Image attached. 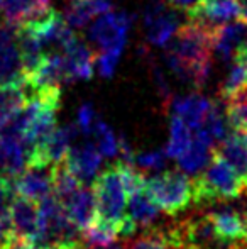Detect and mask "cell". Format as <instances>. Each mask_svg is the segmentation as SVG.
Here are the masks:
<instances>
[{
    "mask_svg": "<svg viewBox=\"0 0 247 249\" xmlns=\"http://www.w3.org/2000/svg\"><path fill=\"white\" fill-rule=\"evenodd\" d=\"M166 63L183 82L197 89L207 83L212 70V29L190 22L175 33V41L166 44Z\"/></svg>",
    "mask_w": 247,
    "mask_h": 249,
    "instance_id": "1",
    "label": "cell"
},
{
    "mask_svg": "<svg viewBox=\"0 0 247 249\" xmlns=\"http://www.w3.org/2000/svg\"><path fill=\"white\" fill-rule=\"evenodd\" d=\"M191 180L195 205H214L247 197V183L244 178L215 149H212V156L203 171Z\"/></svg>",
    "mask_w": 247,
    "mask_h": 249,
    "instance_id": "2",
    "label": "cell"
},
{
    "mask_svg": "<svg viewBox=\"0 0 247 249\" xmlns=\"http://www.w3.org/2000/svg\"><path fill=\"white\" fill-rule=\"evenodd\" d=\"M90 188L95 198V215L115 227L120 237L134 236L137 231V224L127 213L129 198L120 180L117 163L95 177Z\"/></svg>",
    "mask_w": 247,
    "mask_h": 249,
    "instance_id": "3",
    "label": "cell"
},
{
    "mask_svg": "<svg viewBox=\"0 0 247 249\" xmlns=\"http://www.w3.org/2000/svg\"><path fill=\"white\" fill-rule=\"evenodd\" d=\"M144 194L161 212L178 215L193 205V180L181 171H163L146 178Z\"/></svg>",
    "mask_w": 247,
    "mask_h": 249,
    "instance_id": "4",
    "label": "cell"
},
{
    "mask_svg": "<svg viewBox=\"0 0 247 249\" xmlns=\"http://www.w3.org/2000/svg\"><path fill=\"white\" fill-rule=\"evenodd\" d=\"M214 231L217 249L247 243V209L224 207L205 212Z\"/></svg>",
    "mask_w": 247,
    "mask_h": 249,
    "instance_id": "5",
    "label": "cell"
},
{
    "mask_svg": "<svg viewBox=\"0 0 247 249\" xmlns=\"http://www.w3.org/2000/svg\"><path fill=\"white\" fill-rule=\"evenodd\" d=\"M190 22L200 24L208 29L232 22L242 17V0H197L186 9Z\"/></svg>",
    "mask_w": 247,
    "mask_h": 249,
    "instance_id": "6",
    "label": "cell"
},
{
    "mask_svg": "<svg viewBox=\"0 0 247 249\" xmlns=\"http://www.w3.org/2000/svg\"><path fill=\"white\" fill-rule=\"evenodd\" d=\"M14 85H26L19 41L16 29L0 26V89Z\"/></svg>",
    "mask_w": 247,
    "mask_h": 249,
    "instance_id": "7",
    "label": "cell"
},
{
    "mask_svg": "<svg viewBox=\"0 0 247 249\" xmlns=\"http://www.w3.org/2000/svg\"><path fill=\"white\" fill-rule=\"evenodd\" d=\"M132 16L125 12H109L102 14L100 19L90 27V39L102 50L109 48H124L127 41V33L131 29Z\"/></svg>",
    "mask_w": 247,
    "mask_h": 249,
    "instance_id": "8",
    "label": "cell"
},
{
    "mask_svg": "<svg viewBox=\"0 0 247 249\" xmlns=\"http://www.w3.org/2000/svg\"><path fill=\"white\" fill-rule=\"evenodd\" d=\"M148 39L154 46L165 48L178 29V17L166 7L165 0H152L144 12Z\"/></svg>",
    "mask_w": 247,
    "mask_h": 249,
    "instance_id": "9",
    "label": "cell"
},
{
    "mask_svg": "<svg viewBox=\"0 0 247 249\" xmlns=\"http://www.w3.org/2000/svg\"><path fill=\"white\" fill-rule=\"evenodd\" d=\"M12 222L14 232L17 237L31 239L34 244L41 248L39 241V203L22 197L12 195L7 205Z\"/></svg>",
    "mask_w": 247,
    "mask_h": 249,
    "instance_id": "10",
    "label": "cell"
},
{
    "mask_svg": "<svg viewBox=\"0 0 247 249\" xmlns=\"http://www.w3.org/2000/svg\"><path fill=\"white\" fill-rule=\"evenodd\" d=\"M10 181H12V195L33 200L36 203L53 194L49 168L48 170L24 168L20 173L10 177Z\"/></svg>",
    "mask_w": 247,
    "mask_h": 249,
    "instance_id": "11",
    "label": "cell"
},
{
    "mask_svg": "<svg viewBox=\"0 0 247 249\" xmlns=\"http://www.w3.org/2000/svg\"><path fill=\"white\" fill-rule=\"evenodd\" d=\"M63 58H65L66 82H76V80H90L93 76V65H95V54L93 51L73 36L65 46L61 48Z\"/></svg>",
    "mask_w": 247,
    "mask_h": 249,
    "instance_id": "12",
    "label": "cell"
},
{
    "mask_svg": "<svg viewBox=\"0 0 247 249\" xmlns=\"http://www.w3.org/2000/svg\"><path fill=\"white\" fill-rule=\"evenodd\" d=\"M22 26L29 27L36 34L37 39L43 43V46L53 44V46H58L60 50L75 36L71 27L65 20V16H61L60 12L51 9L43 17H39L36 20H31L27 24H22Z\"/></svg>",
    "mask_w": 247,
    "mask_h": 249,
    "instance_id": "13",
    "label": "cell"
},
{
    "mask_svg": "<svg viewBox=\"0 0 247 249\" xmlns=\"http://www.w3.org/2000/svg\"><path fill=\"white\" fill-rule=\"evenodd\" d=\"M51 0H3L2 26L17 29L22 24L43 17L49 10Z\"/></svg>",
    "mask_w": 247,
    "mask_h": 249,
    "instance_id": "14",
    "label": "cell"
},
{
    "mask_svg": "<svg viewBox=\"0 0 247 249\" xmlns=\"http://www.w3.org/2000/svg\"><path fill=\"white\" fill-rule=\"evenodd\" d=\"M244 41H247V24L242 19L212 29V50L222 61H229Z\"/></svg>",
    "mask_w": 247,
    "mask_h": 249,
    "instance_id": "15",
    "label": "cell"
},
{
    "mask_svg": "<svg viewBox=\"0 0 247 249\" xmlns=\"http://www.w3.org/2000/svg\"><path fill=\"white\" fill-rule=\"evenodd\" d=\"M61 205L68 219L80 232H83V229L95 217V198H93L92 188L86 187V183L82 185L76 192H73L68 198L63 200Z\"/></svg>",
    "mask_w": 247,
    "mask_h": 249,
    "instance_id": "16",
    "label": "cell"
},
{
    "mask_svg": "<svg viewBox=\"0 0 247 249\" xmlns=\"http://www.w3.org/2000/svg\"><path fill=\"white\" fill-rule=\"evenodd\" d=\"M27 146L12 131H5L0 136V171L9 177L20 173L26 168Z\"/></svg>",
    "mask_w": 247,
    "mask_h": 249,
    "instance_id": "17",
    "label": "cell"
},
{
    "mask_svg": "<svg viewBox=\"0 0 247 249\" xmlns=\"http://www.w3.org/2000/svg\"><path fill=\"white\" fill-rule=\"evenodd\" d=\"M65 163L71 170V173L78 178L80 181L86 183L95 177L102 164V153L93 144H85L83 148L69 149L65 158Z\"/></svg>",
    "mask_w": 247,
    "mask_h": 249,
    "instance_id": "18",
    "label": "cell"
},
{
    "mask_svg": "<svg viewBox=\"0 0 247 249\" xmlns=\"http://www.w3.org/2000/svg\"><path fill=\"white\" fill-rule=\"evenodd\" d=\"M214 146H215L214 141H212V138L207 134L205 129L201 127L195 129L188 149L178 158L180 166L185 171H190V173L203 170L207 166L208 160H210Z\"/></svg>",
    "mask_w": 247,
    "mask_h": 249,
    "instance_id": "19",
    "label": "cell"
},
{
    "mask_svg": "<svg viewBox=\"0 0 247 249\" xmlns=\"http://www.w3.org/2000/svg\"><path fill=\"white\" fill-rule=\"evenodd\" d=\"M214 149L244 178L247 183V134L232 132L214 146Z\"/></svg>",
    "mask_w": 247,
    "mask_h": 249,
    "instance_id": "20",
    "label": "cell"
},
{
    "mask_svg": "<svg viewBox=\"0 0 247 249\" xmlns=\"http://www.w3.org/2000/svg\"><path fill=\"white\" fill-rule=\"evenodd\" d=\"M173 110L190 129H198L203 124L208 110L212 107V102L205 99L200 93H191L186 97H176L173 99Z\"/></svg>",
    "mask_w": 247,
    "mask_h": 249,
    "instance_id": "21",
    "label": "cell"
},
{
    "mask_svg": "<svg viewBox=\"0 0 247 249\" xmlns=\"http://www.w3.org/2000/svg\"><path fill=\"white\" fill-rule=\"evenodd\" d=\"M180 246L173 227H146V231L135 239L125 243V249H176Z\"/></svg>",
    "mask_w": 247,
    "mask_h": 249,
    "instance_id": "22",
    "label": "cell"
},
{
    "mask_svg": "<svg viewBox=\"0 0 247 249\" xmlns=\"http://www.w3.org/2000/svg\"><path fill=\"white\" fill-rule=\"evenodd\" d=\"M232 66L229 71L225 82L220 87V97L222 100H227L234 95L237 90L247 85V41L241 44L232 54Z\"/></svg>",
    "mask_w": 247,
    "mask_h": 249,
    "instance_id": "23",
    "label": "cell"
},
{
    "mask_svg": "<svg viewBox=\"0 0 247 249\" xmlns=\"http://www.w3.org/2000/svg\"><path fill=\"white\" fill-rule=\"evenodd\" d=\"M26 85H14L0 89V131L7 127L17 117L29 99Z\"/></svg>",
    "mask_w": 247,
    "mask_h": 249,
    "instance_id": "24",
    "label": "cell"
},
{
    "mask_svg": "<svg viewBox=\"0 0 247 249\" xmlns=\"http://www.w3.org/2000/svg\"><path fill=\"white\" fill-rule=\"evenodd\" d=\"M225 114L232 131L247 134V85L225 100Z\"/></svg>",
    "mask_w": 247,
    "mask_h": 249,
    "instance_id": "25",
    "label": "cell"
},
{
    "mask_svg": "<svg viewBox=\"0 0 247 249\" xmlns=\"http://www.w3.org/2000/svg\"><path fill=\"white\" fill-rule=\"evenodd\" d=\"M127 213L135 220L137 227H151L158 219L159 209L148 198L144 192H141L127 200Z\"/></svg>",
    "mask_w": 247,
    "mask_h": 249,
    "instance_id": "26",
    "label": "cell"
},
{
    "mask_svg": "<svg viewBox=\"0 0 247 249\" xmlns=\"http://www.w3.org/2000/svg\"><path fill=\"white\" fill-rule=\"evenodd\" d=\"M191 138H193V131L188 127L178 115H173L171 134H169V142H168V148H166V156L173 158V160H178L188 149Z\"/></svg>",
    "mask_w": 247,
    "mask_h": 249,
    "instance_id": "27",
    "label": "cell"
},
{
    "mask_svg": "<svg viewBox=\"0 0 247 249\" xmlns=\"http://www.w3.org/2000/svg\"><path fill=\"white\" fill-rule=\"evenodd\" d=\"M117 166H119V175L124 183L127 198H131L132 195H137V194H141V192H144L146 177L139 170H135L134 164L127 163V161H119Z\"/></svg>",
    "mask_w": 247,
    "mask_h": 249,
    "instance_id": "28",
    "label": "cell"
},
{
    "mask_svg": "<svg viewBox=\"0 0 247 249\" xmlns=\"http://www.w3.org/2000/svg\"><path fill=\"white\" fill-rule=\"evenodd\" d=\"M92 131L95 132L97 139H99V146H97V148H99V151L102 153V156L112 158L119 153V141H117L114 131L105 124V122L97 119Z\"/></svg>",
    "mask_w": 247,
    "mask_h": 249,
    "instance_id": "29",
    "label": "cell"
},
{
    "mask_svg": "<svg viewBox=\"0 0 247 249\" xmlns=\"http://www.w3.org/2000/svg\"><path fill=\"white\" fill-rule=\"evenodd\" d=\"M200 127L207 131V134L212 138L214 144H217L218 141H222V139L227 136L225 134V121H224V115H222L218 104H214V102H212L210 110H208L207 117H205L203 124H201Z\"/></svg>",
    "mask_w": 247,
    "mask_h": 249,
    "instance_id": "30",
    "label": "cell"
},
{
    "mask_svg": "<svg viewBox=\"0 0 247 249\" xmlns=\"http://www.w3.org/2000/svg\"><path fill=\"white\" fill-rule=\"evenodd\" d=\"M122 51L124 48H109V50H102V53L99 54L97 65H99V71L103 78H110L115 73Z\"/></svg>",
    "mask_w": 247,
    "mask_h": 249,
    "instance_id": "31",
    "label": "cell"
},
{
    "mask_svg": "<svg viewBox=\"0 0 247 249\" xmlns=\"http://www.w3.org/2000/svg\"><path fill=\"white\" fill-rule=\"evenodd\" d=\"M14 239H16V232L10 222L9 210L2 205L0 207V249H7Z\"/></svg>",
    "mask_w": 247,
    "mask_h": 249,
    "instance_id": "32",
    "label": "cell"
},
{
    "mask_svg": "<svg viewBox=\"0 0 247 249\" xmlns=\"http://www.w3.org/2000/svg\"><path fill=\"white\" fill-rule=\"evenodd\" d=\"M97 122L95 110L90 104H83L78 110V121H76V127L83 132V134H90Z\"/></svg>",
    "mask_w": 247,
    "mask_h": 249,
    "instance_id": "33",
    "label": "cell"
},
{
    "mask_svg": "<svg viewBox=\"0 0 247 249\" xmlns=\"http://www.w3.org/2000/svg\"><path fill=\"white\" fill-rule=\"evenodd\" d=\"M139 164L146 170H161L166 163V154L161 151H154V153H148V154H139L135 158Z\"/></svg>",
    "mask_w": 247,
    "mask_h": 249,
    "instance_id": "34",
    "label": "cell"
},
{
    "mask_svg": "<svg viewBox=\"0 0 247 249\" xmlns=\"http://www.w3.org/2000/svg\"><path fill=\"white\" fill-rule=\"evenodd\" d=\"M10 197H12V181H10V177L5 173H0V207L5 202H9Z\"/></svg>",
    "mask_w": 247,
    "mask_h": 249,
    "instance_id": "35",
    "label": "cell"
},
{
    "mask_svg": "<svg viewBox=\"0 0 247 249\" xmlns=\"http://www.w3.org/2000/svg\"><path fill=\"white\" fill-rule=\"evenodd\" d=\"M39 249H88L83 246V241H76V243H51L46 246H41Z\"/></svg>",
    "mask_w": 247,
    "mask_h": 249,
    "instance_id": "36",
    "label": "cell"
},
{
    "mask_svg": "<svg viewBox=\"0 0 247 249\" xmlns=\"http://www.w3.org/2000/svg\"><path fill=\"white\" fill-rule=\"evenodd\" d=\"M7 249H39L37 244H34L31 239H26V237H17L10 243V246Z\"/></svg>",
    "mask_w": 247,
    "mask_h": 249,
    "instance_id": "37",
    "label": "cell"
},
{
    "mask_svg": "<svg viewBox=\"0 0 247 249\" xmlns=\"http://www.w3.org/2000/svg\"><path fill=\"white\" fill-rule=\"evenodd\" d=\"M195 2H197V0H169V3H171L173 7H178V9H188V7H191Z\"/></svg>",
    "mask_w": 247,
    "mask_h": 249,
    "instance_id": "38",
    "label": "cell"
},
{
    "mask_svg": "<svg viewBox=\"0 0 247 249\" xmlns=\"http://www.w3.org/2000/svg\"><path fill=\"white\" fill-rule=\"evenodd\" d=\"M176 249H205L201 246H198V244H191V243H185V244H180Z\"/></svg>",
    "mask_w": 247,
    "mask_h": 249,
    "instance_id": "39",
    "label": "cell"
},
{
    "mask_svg": "<svg viewBox=\"0 0 247 249\" xmlns=\"http://www.w3.org/2000/svg\"><path fill=\"white\" fill-rule=\"evenodd\" d=\"M241 19L247 24V3H244V2H242V17Z\"/></svg>",
    "mask_w": 247,
    "mask_h": 249,
    "instance_id": "40",
    "label": "cell"
},
{
    "mask_svg": "<svg viewBox=\"0 0 247 249\" xmlns=\"http://www.w3.org/2000/svg\"><path fill=\"white\" fill-rule=\"evenodd\" d=\"M105 249H125V243L124 244H110V246Z\"/></svg>",
    "mask_w": 247,
    "mask_h": 249,
    "instance_id": "41",
    "label": "cell"
},
{
    "mask_svg": "<svg viewBox=\"0 0 247 249\" xmlns=\"http://www.w3.org/2000/svg\"><path fill=\"white\" fill-rule=\"evenodd\" d=\"M0 136H2V131H0Z\"/></svg>",
    "mask_w": 247,
    "mask_h": 249,
    "instance_id": "42",
    "label": "cell"
}]
</instances>
